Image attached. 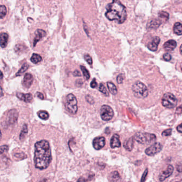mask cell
Masks as SVG:
<instances>
[{"label":"cell","instance_id":"484cf974","mask_svg":"<svg viewBox=\"0 0 182 182\" xmlns=\"http://www.w3.org/2000/svg\"><path fill=\"white\" fill-rule=\"evenodd\" d=\"M28 68H29V65L25 63L24 65L22 66V67L19 70L18 72L16 73L15 75L16 76H20L22 74L25 73V72L28 70Z\"/></svg>","mask_w":182,"mask_h":182},{"label":"cell","instance_id":"3957f363","mask_svg":"<svg viewBox=\"0 0 182 182\" xmlns=\"http://www.w3.org/2000/svg\"><path fill=\"white\" fill-rule=\"evenodd\" d=\"M136 142L141 144H150L154 143L157 137L153 134L138 132L134 136Z\"/></svg>","mask_w":182,"mask_h":182},{"label":"cell","instance_id":"74e56055","mask_svg":"<svg viewBox=\"0 0 182 182\" xmlns=\"http://www.w3.org/2000/svg\"><path fill=\"white\" fill-rule=\"evenodd\" d=\"M8 150V147L6 145H3L1 146V154H3L4 152L7 151Z\"/></svg>","mask_w":182,"mask_h":182},{"label":"cell","instance_id":"30bf717a","mask_svg":"<svg viewBox=\"0 0 182 182\" xmlns=\"http://www.w3.org/2000/svg\"><path fill=\"white\" fill-rule=\"evenodd\" d=\"M18 113L15 109L10 110L7 115V123L9 124H15L18 120Z\"/></svg>","mask_w":182,"mask_h":182},{"label":"cell","instance_id":"ee69618b","mask_svg":"<svg viewBox=\"0 0 182 182\" xmlns=\"http://www.w3.org/2000/svg\"><path fill=\"white\" fill-rule=\"evenodd\" d=\"M182 113V106H180L179 108L176 109V113L177 114H180Z\"/></svg>","mask_w":182,"mask_h":182},{"label":"cell","instance_id":"836d02e7","mask_svg":"<svg viewBox=\"0 0 182 182\" xmlns=\"http://www.w3.org/2000/svg\"><path fill=\"white\" fill-rule=\"evenodd\" d=\"M124 79V75L122 74H120L117 77V82L119 84H122L123 81Z\"/></svg>","mask_w":182,"mask_h":182},{"label":"cell","instance_id":"4fadbf2b","mask_svg":"<svg viewBox=\"0 0 182 182\" xmlns=\"http://www.w3.org/2000/svg\"><path fill=\"white\" fill-rule=\"evenodd\" d=\"M160 42V39L158 37H155L153 38L151 42H149L148 45V49L152 51H157V46H159Z\"/></svg>","mask_w":182,"mask_h":182},{"label":"cell","instance_id":"ba28073f","mask_svg":"<svg viewBox=\"0 0 182 182\" xmlns=\"http://www.w3.org/2000/svg\"><path fill=\"white\" fill-rule=\"evenodd\" d=\"M162 145L160 143H155L153 145L145 150V154L148 156H154L160 152L162 150Z\"/></svg>","mask_w":182,"mask_h":182},{"label":"cell","instance_id":"d6986e66","mask_svg":"<svg viewBox=\"0 0 182 182\" xmlns=\"http://www.w3.org/2000/svg\"><path fill=\"white\" fill-rule=\"evenodd\" d=\"M134 138L131 137L127 140H126L124 143V147L128 151H131L134 148Z\"/></svg>","mask_w":182,"mask_h":182},{"label":"cell","instance_id":"d6a6232c","mask_svg":"<svg viewBox=\"0 0 182 182\" xmlns=\"http://www.w3.org/2000/svg\"><path fill=\"white\" fill-rule=\"evenodd\" d=\"M171 134H172V129H168L165 130L162 133V136H170L171 135Z\"/></svg>","mask_w":182,"mask_h":182},{"label":"cell","instance_id":"f6af8a7d","mask_svg":"<svg viewBox=\"0 0 182 182\" xmlns=\"http://www.w3.org/2000/svg\"><path fill=\"white\" fill-rule=\"evenodd\" d=\"M177 170H178L179 172H181L182 171V164L177 165Z\"/></svg>","mask_w":182,"mask_h":182},{"label":"cell","instance_id":"f1b7e54d","mask_svg":"<svg viewBox=\"0 0 182 182\" xmlns=\"http://www.w3.org/2000/svg\"><path fill=\"white\" fill-rule=\"evenodd\" d=\"M28 133V128H27V126L26 124H24L22 126V131L20 134V139L22 140L23 139V138L25 137V135Z\"/></svg>","mask_w":182,"mask_h":182},{"label":"cell","instance_id":"f546056e","mask_svg":"<svg viewBox=\"0 0 182 182\" xmlns=\"http://www.w3.org/2000/svg\"><path fill=\"white\" fill-rule=\"evenodd\" d=\"M7 13V9L6 6L3 5L0 6V18L3 19L6 15Z\"/></svg>","mask_w":182,"mask_h":182},{"label":"cell","instance_id":"603a6c76","mask_svg":"<svg viewBox=\"0 0 182 182\" xmlns=\"http://www.w3.org/2000/svg\"><path fill=\"white\" fill-rule=\"evenodd\" d=\"M107 86H108L110 92L111 93L112 95H115L117 93V86H115V85L113 83L111 82H108L107 83Z\"/></svg>","mask_w":182,"mask_h":182},{"label":"cell","instance_id":"83f0119b","mask_svg":"<svg viewBox=\"0 0 182 182\" xmlns=\"http://www.w3.org/2000/svg\"><path fill=\"white\" fill-rule=\"evenodd\" d=\"M158 16L159 19H162L164 20V21H167L169 19V15L168 13L165 11H161L159 13Z\"/></svg>","mask_w":182,"mask_h":182},{"label":"cell","instance_id":"8fae6325","mask_svg":"<svg viewBox=\"0 0 182 182\" xmlns=\"http://www.w3.org/2000/svg\"><path fill=\"white\" fill-rule=\"evenodd\" d=\"M93 147L96 150H99L104 147L105 138L104 137H99L95 138L93 141Z\"/></svg>","mask_w":182,"mask_h":182},{"label":"cell","instance_id":"44dd1931","mask_svg":"<svg viewBox=\"0 0 182 182\" xmlns=\"http://www.w3.org/2000/svg\"><path fill=\"white\" fill-rule=\"evenodd\" d=\"M174 33L177 35H182V24L180 22H177L175 23L173 27Z\"/></svg>","mask_w":182,"mask_h":182},{"label":"cell","instance_id":"8d00e7d4","mask_svg":"<svg viewBox=\"0 0 182 182\" xmlns=\"http://www.w3.org/2000/svg\"><path fill=\"white\" fill-rule=\"evenodd\" d=\"M97 86V83L96 82V79H93L91 82L90 83V86L92 88H95Z\"/></svg>","mask_w":182,"mask_h":182},{"label":"cell","instance_id":"8992f818","mask_svg":"<svg viewBox=\"0 0 182 182\" xmlns=\"http://www.w3.org/2000/svg\"><path fill=\"white\" fill-rule=\"evenodd\" d=\"M162 104L166 108H174L177 104V99L172 93H166L162 97Z\"/></svg>","mask_w":182,"mask_h":182},{"label":"cell","instance_id":"ffe728a7","mask_svg":"<svg viewBox=\"0 0 182 182\" xmlns=\"http://www.w3.org/2000/svg\"><path fill=\"white\" fill-rule=\"evenodd\" d=\"M9 35L6 33H2L0 35V43L1 46L2 48H5L8 44Z\"/></svg>","mask_w":182,"mask_h":182},{"label":"cell","instance_id":"7a4b0ae2","mask_svg":"<svg viewBox=\"0 0 182 182\" xmlns=\"http://www.w3.org/2000/svg\"><path fill=\"white\" fill-rule=\"evenodd\" d=\"M105 17L110 21L115 20L118 24H122L127 17L126 8L119 0H113L106 7Z\"/></svg>","mask_w":182,"mask_h":182},{"label":"cell","instance_id":"7402d4cb","mask_svg":"<svg viewBox=\"0 0 182 182\" xmlns=\"http://www.w3.org/2000/svg\"><path fill=\"white\" fill-rule=\"evenodd\" d=\"M109 179L111 182H117L120 180L121 177L117 171H114L110 174L109 176Z\"/></svg>","mask_w":182,"mask_h":182},{"label":"cell","instance_id":"52a82bcc","mask_svg":"<svg viewBox=\"0 0 182 182\" xmlns=\"http://www.w3.org/2000/svg\"><path fill=\"white\" fill-rule=\"evenodd\" d=\"M100 117L102 120L105 121L111 120L114 116V112L108 105H104L100 108Z\"/></svg>","mask_w":182,"mask_h":182},{"label":"cell","instance_id":"60d3db41","mask_svg":"<svg viewBox=\"0 0 182 182\" xmlns=\"http://www.w3.org/2000/svg\"><path fill=\"white\" fill-rule=\"evenodd\" d=\"M37 96L40 99H44V96H43V93H40V92H37Z\"/></svg>","mask_w":182,"mask_h":182},{"label":"cell","instance_id":"f35d334b","mask_svg":"<svg viewBox=\"0 0 182 182\" xmlns=\"http://www.w3.org/2000/svg\"><path fill=\"white\" fill-rule=\"evenodd\" d=\"M86 101L90 104L93 103V98L91 96H90V95H86Z\"/></svg>","mask_w":182,"mask_h":182},{"label":"cell","instance_id":"cb8c5ba5","mask_svg":"<svg viewBox=\"0 0 182 182\" xmlns=\"http://www.w3.org/2000/svg\"><path fill=\"white\" fill-rule=\"evenodd\" d=\"M42 60V58L41 57V56L37 53H33L31 58V62L35 64H37V63L41 62Z\"/></svg>","mask_w":182,"mask_h":182},{"label":"cell","instance_id":"d590c367","mask_svg":"<svg viewBox=\"0 0 182 182\" xmlns=\"http://www.w3.org/2000/svg\"><path fill=\"white\" fill-rule=\"evenodd\" d=\"M148 169H146L145 171L143 173V175H142V178L141 180V182H144L146 178V176L148 175Z\"/></svg>","mask_w":182,"mask_h":182},{"label":"cell","instance_id":"5b68a950","mask_svg":"<svg viewBox=\"0 0 182 182\" xmlns=\"http://www.w3.org/2000/svg\"><path fill=\"white\" fill-rule=\"evenodd\" d=\"M65 107L67 111L71 114H75L77 112V102L76 97L73 94H68L66 97Z\"/></svg>","mask_w":182,"mask_h":182},{"label":"cell","instance_id":"ac0fdd59","mask_svg":"<svg viewBox=\"0 0 182 182\" xmlns=\"http://www.w3.org/2000/svg\"><path fill=\"white\" fill-rule=\"evenodd\" d=\"M16 96L19 99L26 103L31 102V100L33 99V96L30 93H17Z\"/></svg>","mask_w":182,"mask_h":182},{"label":"cell","instance_id":"7c38bea8","mask_svg":"<svg viewBox=\"0 0 182 182\" xmlns=\"http://www.w3.org/2000/svg\"><path fill=\"white\" fill-rule=\"evenodd\" d=\"M46 35V32L44 30L38 29L35 32V37L33 40V46H36L38 42Z\"/></svg>","mask_w":182,"mask_h":182},{"label":"cell","instance_id":"6da1fadb","mask_svg":"<svg viewBox=\"0 0 182 182\" xmlns=\"http://www.w3.org/2000/svg\"><path fill=\"white\" fill-rule=\"evenodd\" d=\"M52 160L51 151L49 143L46 140H41L35 144L34 164L36 168L46 169Z\"/></svg>","mask_w":182,"mask_h":182},{"label":"cell","instance_id":"9c48e42d","mask_svg":"<svg viewBox=\"0 0 182 182\" xmlns=\"http://www.w3.org/2000/svg\"><path fill=\"white\" fill-rule=\"evenodd\" d=\"M174 171V167L171 165H168L166 169L161 173L159 177V181L163 182L171 176Z\"/></svg>","mask_w":182,"mask_h":182},{"label":"cell","instance_id":"4dcf8cb0","mask_svg":"<svg viewBox=\"0 0 182 182\" xmlns=\"http://www.w3.org/2000/svg\"><path fill=\"white\" fill-rule=\"evenodd\" d=\"M99 90L103 93V94H104L105 96H108L109 95V93H108V90L106 89V87L104 86V85L103 84H100V86L99 87Z\"/></svg>","mask_w":182,"mask_h":182},{"label":"cell","instance_id":"d4e9b609","mask_svg":"<svg viewBox=\"0 0 182 182\" xmlns=\"http://www.w3.org/2000/svg\"><path fill=\"white\" fill-rule=\"evenodd\" d=\"M39 117L43 120H46L49 117V114L45 111H40L37 113Z\"/></svg>","mask_w":182,"mask_h":182},{"label":"cell","instance_id":"b9f144b4","mask_svg":"<svg viewBox=\"0 0 182 182\" xmlns=\"http://www.w3.org/2000/svg\"><path fill=\"white\" fill-rule=\"evenodd\" d=\"M75 84H76V85H77V86H80L82 85V84H83V81L81 80H80V79H79V80H78L76 81Z\"/></svg>","mask_w":182,"mask_h":182},{"label":"cell","instance_id":"c3c4849f","mask_svg":"<svg viewBox=\"0 0 182 182\" xmlns=\"http://www.w3.org/2000/svg\"><path fill=\"white\" fill-rule=\"evenodd\" d=\"M181 70H182V67H181Z\"/></svg>","mask_w":182,"mask_h":182},{"label":"cell","instance_id":"5bb4252c","mask_svg":"<svg viewBox=\"0 0 182 182\" xmlns=\"http://www.w3.org/2000/svg\"><path fill=\"white\" fill-rule=\"evenodd\" d=\"M162 24V21L160 19H153L148 22L147 24V28L148 30H155L159 28V27Z\"/></svg>","mask_w":182,"mask_h":182},{"label":"cell","instance_id":"ab89813d","mask_svg":"<svg viewBox=\"0 0 182 182\" xmlns=\"http://www.w3.org/2000/svg\"><path fill=\"white\" fill-rule=\"evenodd\" d=\"M73 74L74 77H80L81 76V74L80 72L78 70H75V71H74V72L73 73Z\"/></svg>","mask_w":182,"mask_h":182},{"label":"cell","instance_id":"7dc6e473","mask_svg":"<svg viewBox=\"0 0 182 182\" xmlns=\"http://www.w3.org/2000/svg\"><path fill=\"white\" fill-rule=\"evenodd\" d=\"M2 77H3V74H2V72H1V79H2Z\"/></svg>","mask_w":182,"mask_h":182},{"label":"cell","instance_id":"277c9868","mask_svg":"<svg viewBox=\"0 0 182 182\" xmlns=\"http://www.w3.org/2000/svg\"><path fill=\"white\" fill-rule=\"evenodd\" d=\"M132 90L135 97L138 98H145L148 97V90L147 86L141 82L137 81L133 84Z\"/></svg>","mask_w":182,"mask_h":182},{"label":"cell","instance_id":"e0dca14e","mask_svg":"<svg viewBox=\"0 0 182 182\" xmlns=\"http://www.w3.org/2000/svg\"><path fill=\"white\" fill-rule=\"evenodd\" d=\"M110 146L112 148L120 147L121 142L120 141L119 135H118L117 134H114V135L112 137L110 142Z\"/></svg>","mask_w":182,"mask_h":182},{"label":"cell","instance_id":"9a60e30c","mask_svg":"<svg viewBox=\"0 0 182 182\" xmlns=\"http://www.w3.org/2000/svg\"><path fill=\"white\" fill-rule=\"evenodd\" d=\"M33 82V77L30 73H26L25 74L24 79L22 81V86L26 88H29L31 87Z\"/></svg>","mask_w":182,"mask_h":182},{"label":"cell","instance_id":"e575fe53","mask_svg":"<svg viewBox=\"0 0 182 182\" xmlns=\"http://www.w3.org/2000/svg\"><path fill=\"white\" fill-rule=\"evenodd\" d=\"M163 58L165 61L166 62H169L171 59V56L170 55L169 53H164L163 56Z\"/></svg>","mask_w":182,"mask_h":182},{"label":"cell","instance_id":"2e32d148","mask_svg":"<svg viewBox=\"0 0 182 182\" xmlns=\"http://www.w3.org/2000/svg\"><path fill=\"white\" fill-rule=\"evenodd\" d=\"M177 46L176 41L174 40H170L165 42L163 46L164 49L166 51H171L175 49Z\"/></svg>","mask_w":182,"mask_h":182},{"label":"cell","instance_id":"1f68e13d","mask_svg":"<svg viewBox=\"0 0 182 182\" xmlns=\"http://www.w3.org/2000/svg\"><path fill=\"white\" fill-rule=\"evenodd\" d=\"M84 58L85 59V60L86 61L88 64L89 65H92L93 64V59L91 57V56H90L88 54H85L84 56Z\"/></svg>","mask_w":182,"mask_h":182},{"label":"cell","instance_id":"4316f807","mask_svg":"<svg viewBox=\"0 0 182 182\" xmlns=\"http://www.w3.org/2000/svg\"><path fill=\"white\" fill-rule=\"evenodd\" d=\"M80 68L81 71L82 72V73L84 75V77L86 80H88L90 79V73L89 71L86 69L84 66H80Z\"/></svg>","mask_w":182,"mask_h":182},{"label":"cell","instance_id":"7bdbcfd3","mask_svg":"<svg viewBox=\"0 0 182 182\" xmlns=\"http://www.w3.org/2000/svg\"><path fill=\"white\" fill-rule=\"evenodd\" d=\"M177 130L180 133H182V124H180L177 127Z\"/></svg>","mask_w":182,"mask_h":182},{"label":"cell","instance_id":"bcb514c9","mask_svg":"<svg viewBox=\"0 0 182 182\" xmlns=\"http://www.w3.org/2000/svg\"><path fill=\"white\" fill-rule=\"evenodd\" d=\"M179 51H180V53H181V54L182 55V44L180 46V48H179Z\"/></svg>","mask_w":182,"mask_h":182}]
</instances>
